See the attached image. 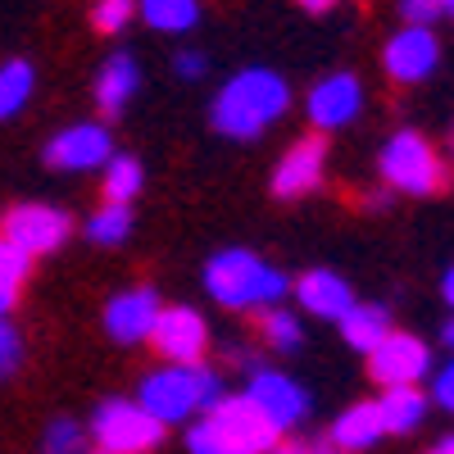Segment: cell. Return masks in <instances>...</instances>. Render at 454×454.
I'll return each instance as SVG.
<instances>
[{
    "instance_id": "4",
    "label": "cell",
    "mask_w": 454,
    "mask_h": 454,
    "mask_svg": "<svg viewBox=\"0 0 454 454\" xmlns=\"http://www.w3.org/2000/svg\"><path fill=\"white\" fill-rule=\"evenodd\" d=\"M382 177L391 192L404 196H436L445 186V164L432 150V141L413 128H400L387 145H382Z\"/></svg>"
},
{
    "instance_id": "37",
    "label": "cell",
    "mask_w": 454,
    "mask_h": 454,
    "mask_svg": "<svg viewBox=\"0 0 454 454\" xmlns=\"http://www.w3.org/2000/svg\"><path fill=\"white\" fill-rule=\"evenodd\" d=\"M432 454H454V436H445V441H441V445H436Z\"/></svg>"
},
{
    "instance_id": "17",
    "label": "cell",
    "mask_w": 454,
    "mask_h": 454,
    "mask_svg": "<svg viewBox=\"0 0 454 454\" xmlns=\"http://www.w3.org/2000/svg\"><path fill=\"white\" fill-rule=\"evenodd\" d=\"M137 87H141V68H137V59L128 55V51H119V55H109L105 64H100V78H96V105H100V114H123L128 109V100L137 96Z\"/></svg>"
},
{
    "instance_id": "10",
    "label": "cell",
    "mask_w": 454,
    "mask_h": 454,
    "mask_svg": "<svg viewBox=\"0 0 454 454\" xmlns=\"http://www.w3.org/2000/svg\"><path fill=\"white\" fill-rule=\"evenodd\" d=\"M246 395L263 409V419H269L278 432L300 427V423H305V413H309V395H305V387L291 382V377L278 372V368H254Z\"/></svg>"
},
{
    "instance_id": "1",
    "label": "cell",
    "mask_w": 454,
    "mask_h": 454,
    "mask_svg": "<svg viewBox=\"0 0 454 454\" xmlns=\"http://www.w3.org/2000/svg\"><path fill=\"white\" fill-rule=\"evenodd\" d=\"M291 109V87L282 73L273 68H246L227 82L218 96H214V109H209V123L232 137V141H254L269 132L282 114Z\"/></svg>"
},
{
    "instance_id": "11",
    "label": "cell",
    "mask_w": 454,
    "mask_h": 454,
    "mask_svg": "<svg viewBox=\"0 0 454 454\" xmlns=\"http://www.w3.org/2000/svg\"><path fill=\"white\" fill-rule=\"evenodd\" d=\"M382 64H387V73L395 82H404V87H413V82H427L432 73H436V64H441V42H436V32L432 27H400L391 42H387V51H382Z\"/></svg>"
},
{
    "instance_id": "9",
    "label": "cell",
    "mask_w": 454,
    "mask_h": 454,
    "mask_svg": "<svg viewBox=\"0 0 454 454\" xmlns=\"http://www.w3.org/2000/svg\"><path fill=\"white\" fill-rule=\"evenodd\" d=\"M368 372L382 387H419L423 377L432 372V350H427V340H419V336L391 332L382 346L368 355Z\"/></svg>"
},
{
    "instance_id": "24",
    "label": "cell",
    "mask_w": 454,
    "mask_h": 454,
    "mask_svg": "<svg viewBox=\"0 0 454 454\" xmlns=\"http://www.w3.org/2000/svg\"><path fill=\"white\" fill-rule=\"evenodd\" d=\"M87 241L91 246H123L128 237H132V205H100L91 218H87Z\"/></svg>"
},
{
    "instance_id": "40",
    "label": "cell",
    "mask_w": 454,
    "mask_h": 454,
    "mask_svg": "<svg viewBox=\"0 0 454 454\" xmlns=\"http://www.w3.org/2000/svg\"><path fill=\"white\" fill-rule=\"evenodd\" d=\"M445 346H450V355H454V323L445 327Z\"/></svg>"
},
{
    "instance_id": "13",
    "label": "cell",
    "mask_w": 454,
    "mask_h": 454,
    "mask_svg": "<svg viewBox=\"0 0 454 454\" xmlns=\"http://www.w3.org/2000/svg\"><path fill=\"white\" fill-rule=\"evenodd\" d=\"M164 305L160 295L150 286H132V291H119L109 295L105 305V332L119 340V346H141V340H150V332H155Z\"/></svg>"
},
{
    "instance_id": "3",
    "label": "cell",
    "mask_w": 454,
    "mask_h": 454,
    "mask_svg": "<svg viewBox=\"0 0 454 454\" xmlns=\"http://www.w3.org/2000/svg\"><path fill=\"white\" fill-rule=\"evenodd\" d=\"M205 291L218 300L223 309H273L282 305V295L291 291L286 273L269 269L254 250H218L205 263Z\"/></svg>"
},
{
    "instance_id": "19",
    "label": "cell",
    "mask_w": 454,
    "mask_h": 454,
    "mask_svg": "<svg viewBox=\"0 0 454 454\" xmlns=\"http://www.w3.org/2000/svg\"><path fill=\"white\" fill-rule=\"evenodd\" d=\"M377 409H382V427L391 436H404V432H419L423 419H427V395L419 387H387L382 400H377Z\"/></svg>"
},
{
    "instance_id": "16",
    "label": "cell",
    "mask_w": 454,
    "mask_h": 454,
    "mask_svg": "<svg viewBox=\"0 0 454 454\" xmlns=\"http://www.w3.org/2000/svg\"><path fill=\"white\" fill-rule=\"evenodd\" d=\"M291 291H295V300H300V309H309L314 318H332V323H340V318L359 305L355 291H350V282L340 278V273H332V269H309Z\"/></svg>"
},
{
    "instance_id": "29",
    "label": "cell",
    "mask_w": 454,
    "mask_h": 454,
    "mask_svg": "<svg viewBox=\"0 0 454 454\" xmlns=\"http://www.w3.org/2000/svg\"><path fill=\"white\" fill-rule=\"evenodd\" d=\"M27 273H32V259L23 250H14L10 241H0V291H14L19 295V286L27 282Z\"/></svg>"
},
{
    "instance_id": "2",
    "label": "cell",
    "mask_w": 454,
    "mask_h": 454,
    "mask_svg": "<svg viewBox=\"0 0 454 454\" xmlns=\"http://www.w3.org/2000/svg\"><path fill=\"white\" fill-rule=\"evenodd\" d=\"M223 400V382L218 372L205 364H168L141 377L137 387V404L150 413L155 423H186V419H205V413Z\"/></svg>"
},
{
    "instance_id": "6",
    "label": "cell",
    "mask_w": 454,
    "mask_h": 454,
    "mask_svg": "<svg viewBox=\"0 0 454 454\" xmlns=\"http://www.w3.org/2000/svg\"><path fill=\"white\" fill-rule=\"evenodd\" d=\"M68 232H73V218L64 209H55V205H42V200L14 205L5 218H0V241H10L27 259L59 250L68 241Z\"/></svg>"
},
{
    "instance_id": "7",
    "label": "cell",
    "mask_w": 454,
    "mask_h": 454,
    "mask_svg": "<svg viewBox=\"0 0 454 454\" xmlns=\"http://www.w3.org/2000/svg\"><path fill=\"white\" fill-rule=\"evenodd\" d=\"M150 346L164 364H200L209 350V323L192 305H168L150 332Z\"/></svg>"
},
{
    "instance_id": "38",
    "label": "cell",
    "mask_w": 454,
    "mask_h": 454,
    "mask_svg": "<svg viewBox=\"0 0 454 454\" xmlns=\"http://www.w3.org/2000/svg\"><path fill=\"white\" fill-rule=\"evenodd\" d=\"M269 454H305V450H295V445H278V450H269Z\"/></svg>"
},
{
    "instance_id": "42",
    "label": "cell",
    "mask_w": 454,
    "mask_h": 454,
    "mask_svg": "<svg viewBox=\"0 0 454 454\" xmlns=\"http://www.w3.org/2000/svg\"><path fill=\"white\" fill-rule=\"evenodd\" d=\"M450 145H454V132H450Z\"/></svg>"
},
{
    "instance_id": "35",
    "label": "cell",
    "mask_w": 454,
    "mask_h": 454,
    "mask_svg": "<svg viewBox=\"0 0 454 454\" xmlns=\"http://www.w3.org/2000/svg\"><path fill=\"white\" fill-rule=\"evenodd\" d=\"M441 295H445V305L454 309V269L445 273V282H441Z\"/></svg>"
},
{
    "instance_id": "31",
    "label": "cell",
    "mask_w": 454,
    "mask_h": 454,
    "mask_svg": "<svg viewBox=\"0 0 454 454\" xmlns=\"http://www.w3.org/2000/svg\"><path fill=\"white\" fill-rule=\"evenodd\" d=\"M400 14L409 27H432L441 19V5L436 0H400Z\"/></svg>"
},
{
    "instance_id": "22",
    "label": "cell",
    "mask_w": 454,
    "mask_h": 454,
    "mask_svg": "<svg viewBox=\"0 0 454 454\" xmlns=\"http://www.w3.org/2000/svg\"><path fill=\"white\" fill-rule=\"evenodd\" d=\"M137 14L155 32H192L200 23V0H137Z\"/></svg>"
},
{
    "instance_id": "43",
    "label": "cell",
    "mask_w": 454,
    "mask_h": 454,
    "mask_svg": "<svg viewBox=\"0 0 454 454\" xmlns=\"http://www.w3.org/2000/svg\"><path fill=\"white\" fill-rule=\"evenodd\" d=\"M96 454H105V450H96Z\"/></svg>"
},
{
    "instance_id": "36",
    "label": "cell",
    "mask_w": 454,
    "mask_h": 454,
    "mask_svg": "<svg viewBox=\"0 0 454 454\" xmlns=\"http://www.w3.org/2000/svg\"><path fill=\"white\" fill-rule=\"evenodd\" d=\"M300 5H305L309 14H323V10H332V5H336V0H300Z\"/></svg>"
},
{
    "instance_id": "32",
    "label": "cell",
    "mask_w": 454,
    "mask_h": 454,
    "mask_svg": "<svg viewBox=\"0 0 454 454\" xmlns=\"http://www.w3.org/2000/svg\"><path fill=\"white\" fill-rule=\"evenodd\" d=\"M432 400H436L445 413H454V359H450L445 368H436V377H432Z\"/></svg>"
},
{
    "instance_id": "8",
    "label": "cell",
    "mask_w": 454,
    "mask_h": 454,
    "mask_svg": "<svg viewBox=\"0 0 454 454\" xmlns=\"http://www.w3.org/2000/svg\"><path fill=\"white\" fill-rule=\"evenodd\" d=\"M114 160V137L105 123H73L51 137L46 145V164L59 173H91Z\"/></svg>"
},
{
    "instance_id": "33",
    "label": "cell",
    "mask_w": 454,
    "mask_h": 454,
    "mask_svg": "<svg viewBox=\"0 0 454 454\" xmlns=\"http://www.w3.org/2000/svg\"><path fill=\"white\" fill-rule=\"evenodd\" d=\"M205 68H209V64H205L200 51H177V55H173V73H177V78H186V82H196Z\"/></svg>"
},
{
    "instance_id": "20",
    "label": "cell",
    "mask_w": 454,
    "mask_h": 454,
    "mask_svg": "<svg viewBox=\"0 0 454 454\" xmlns=\"http://www.w3.org/2000/svg\"><path fill=\"white\" fill-rule=\"evenodd\" d=\"M391 332L395 327H391V314L382 305H355L346 318H340V336H346V346L350 350H364V355H372Z\"/></svg>"
},
{
    "instance_id": "21",
    "label": "cell",
    "mask_w": 454,
    "mask_h": 454,
    "mask_svg": "<svg viewBox=\"0 0 454 454\" xmlns=\"http://www.w3.org/2000/svg\"><path fill=\"white\" fill-rule=\"evenodd\" d=\"M32 91H36V68L27 59H5L0 64V123L14 119V114H23Z\"/></svg>"
},
{
    "instance_id": "5",
    "label": "cell",
    "mask_w": 454,
    "mask_h": 454,
    "mask_svg": "<svg viewBox=\"0 0 454 454\" xmlns=\"http://www.w3.org/2000/svg\"><path fill=\"white\" fill-rule=\"evenodd\" d=\"M91 436L105 454H150L164 441V423H155L137 400H100L91 413Z\"/></svg>"
},
{
    "instance_id": "39",
    "label": "cell",
    "mask_w": 454,
    "mask_h": 454,
    "mask_svg": "<svg viewBox=\"0 0 454 454\" xmlns=\"http://www.w3.org/2000/svg\"><path fill=\"white\" fill-rule=\"evenodd\" d=\"M436 5H441V14H450V19H454V0H436Z\"/></svg>"
},
{
    "instance_id": "28",
    "label": "cell",
    "mask_w": 454,
    "mask_h": 454,
    "mask_svg": "<svg viewBox=\"0 0 454 454\" xmlns=\"http://www.w3.org/2000/svg\"><path fill=\"white\" fill-rule=\"evenodd\" d=\"M137 14V0H96L91 5V27L105 32V36H119Z\"/></svg>"
},
{
    "instance_id": "25",
    "label": "cell",
    "mask_w": 454,
    "mask_h": 454,
    "mask_svg": "<svg viewBox=\"0 0 454 454\" xmlns=\"http://www.w3.org/2000/svg\"><path fill=\"white\" fill-rule=\"evenodd\" d=\"M254 318H259L263 340H269V346H273L278 355H295V350H300L305 332H300V318H295V314H286L282 305H273V309H259Z\"/></svg>"
},
{
    "instance_id": "12",
    "label": "cell",
    "mask_w": 454,
    "mask_h": 454,
    "mask_svg": "<svg viewBox=\"0 0 454 454\" xmlns=\"http://www.w3.org/2000/svg\"><path fill=\"white\" fill-rule=\"evenodd\" d=\"M359 109H364V82L355 73H327L305 100L309 128H318V132H336V128L355 123Z\"/></svg>"
},
{
    "instance_id": "18",
    "label": "cell",
    "mask_w": 454,
    "mask_h": 454,
    "mask_svg": "<svg viewBox=\"0 0 454 454\" xmlns=\"http://www.w3.org/2000/svg\"><path fill=\"white\" fill-rule=\"evenodd\" d=\"M382 436H387V427H382V409H377V400H364V404L346 409L332 423V450H346V454H359V450L377 445Z\"/></svg>"
},
{
    "instance_id": "26",
    "label": "cell",
    "mask_w": 454,
    "mask_h": 454,
    "mask_svg": "<svg viewBox=\"0 0 454 454\" xmlns=\"http://www.w3.org/2000/svg\"><path fill=\"white\" fill-rule=\"evenodd\" d=\"M186 450H192V454H246L232 436H227V432L209 419V413H205L200 423L186 427Z\"/></svg>"
},
{
    "instance_id": "15",
    "label": "cell",
    "mask_w": 454,
    "mask_h": 454,
    "mask_svg": "<svg viewBox=\"0 0 454 454\" xmlns=\"http://www.w3.org/2000/svg\"><path fill=\"white\" fill-rule=\"evenodd\" d=\"M323 173H327V141L323 137H305L295 141L286 155L278 160L273 168V196L278 200H300L323 186Z\"/></svg>"
},
{
    "instance_id": "27",
    "label": "cell",
    "mask_w": 454,
    "mask_h": 454,
    "mask_svg": "<svg viewBox=\"0 0 454 454\" xmlns=\"http://www.w3.org/2000/svg\"><path fill=\"white\" fill-rule=\"evenodd\" d=\"M42 454H87V432L73 419H55L42 432Z\"/></svg>"
},
{
    "instance_id": "34",
    "label": "cell",
    "mask_w": 454,
    "mask_h": 454,
    "mask_svg": "<svg viewBox=\"0 0 454 454\" xmlns=\"http://www.w3.org/2000/svg\"><path fill=\"white\" fill-rule=\"evenodd\" d=\"M364 205L368 209H387L391 205V192H372V196H364Z\"/></svg>"
},
{
    "instance_id": "41",
    "label": "cell",
    "mask_w": 454,
    "mask_h": 454,
    "mask_svg": "<svg viewBox=\"0 0 454 454\" xmlns=\"http://www.w3.org/2000/svg\"><path fill=\"white\" fill-rule=\"evenodd\" d=\"M327 454H346V450H327Z\"/></svg>"
},
{
    "instance_id": "30",
    "label": "cell",
    "mask_w": 454,
    "mask_h": 454,
    "mask_svg": "<svg viewBox=\"0 0 454 454\" xmlns=\"http://www.w3.org/2000/svg\"><path fill=\"white\" fill-rule=\"evenodd\" d=\"M23 368V336L10 318H0V382Z\"/></svg>"
},
{
    "instance_id": "23",
    "label": "cell",
    "mask_w": 454,
    "mask_h": 454,
    "mask_svg": "<svg viewBox=\"0 0 454 454\" xmlns=\"http://www.w3.org/2000/svg\"><path fill=\"white\" fill-rule=\"evenodd\" d=\"M141 186H145V168H141V160H132V155H114L109 164H105V200L109 205H132L137 196H141Z\"/></svg>"
},
{
    "instance_id": "14",
    "label": "cell",
    "mask_w": 454,
    "mask_h": 454,
    "mask_svg": "<svg viewBox=\"0 0 454 454\" xmlns=\"http://www.w3.org/2000/svg\"><path fill=\"white\" fill-rule=\"evenodd\" d=\"M209 419L227 432V436H232L246 454H269V450H278V427L269 423V419H263V409L241 391V395H223L214 409H209Z\"/></svg>"
}]
</instances>
